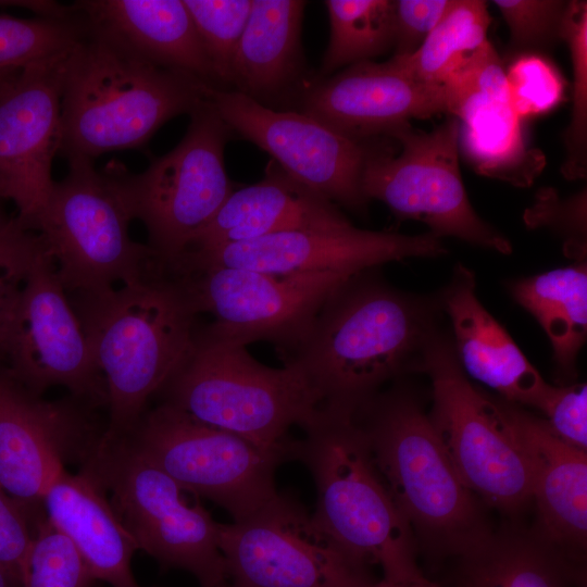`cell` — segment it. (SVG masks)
Returning a JSON list of instances; mask_svg holds the SVG:
<instances>
[{"mask_svg":"<svg viewBox=\"0 0 587 587\" xmlns=\"http://www.w3.org/2000/svg\"><path fill=\"white\" fill-rule=\"evenodd\" d=\"M218 547L233 587H370L376 582L291 495L277 492L246 519L220 523Z\"/></svg>","mask_w":587,"mask_h":587,"instance_id":"obj_14","label":"cell"},{"mask_svg":"<svg viewBox=\"0 0 587 587\" xmlns=\"http://www.w3.org/2000/svg\"><path fill=\"white\" fill-rule=\"evenodd\" d=\"M459 559L461 587H586L583 557L539 532H490Z\"/></svg>","mask_w":587,"mask_h":587,"instance_id":"obj_27","label":"cell"},{"mask_svg":"<svg viewBox=\"0 0 587 587\" xmlns=\"http://www.w3.org/2000/svg\"><path fill=\"white\" fill-rule=\"evenodd\" d=\"M210 100L233 135L264 150L290 177L336 205L365 211L363 172L382 137L354 139L299 111L271 109L232 89H214Z\"/></svg>","mask_w":587,"mask_h":587,"instance_id":"obj_15","label":"cell"},{"mask_svg":"<svg viewBox=\"0 0 587 587\" xmlns=\"http://www.w3.org/2000/svg\"><path fill=\"white\" fill-rule=\"evenodd\" d=\"M586 189L567 199H561L551 188L542 189L534 205L525 211L524 222L529 228L549 227L563 239L569 258L586 261Z\"/></svg>","mask_w":587,"mask_h":587,"instance_id":"obj_39","label":"cell"},{"mask_svg":"<svg viewBox=\"0 0 587 587\" xmlns=\"http://www.w3.org/2000/svg\"><path fill=\"white\" fill-rule=\"evenodd\" d=\"M292 440L291 460L312 474L317 526L353 560L377 564L383 578L414 583L424 576L414 553L413 534L396 508L354 413L319 408Z\"/></svg>","mask_w":587,"mask_h":587,"instance_id":"obj_4","label":"cell"},{"mask_svg":"<svg viewBox=\"0 0 587 587\" xmlns=\"http://www.w3.org/2000/svg\"><path fill=\"white\" fill-rule=\"evenodd\" d=\"M84 30L85 23L78 15L55 20L0 14V70L23 68L62 55Z\"/></svg>","mask_w":587,"mask_h":587,"instance_id":"obj_33","label":"cell"},{"mask_svg":"<svg viewBox=\"0 0 587 587\" xmlns=\"http://www.w3.org/2000/svg\"><path fill=\"white\" fill-rule=\"evenodd\" d=\"M509 104L522 120L544 114L564 97V80L547 59L522 54L505 72Z\"/></svg>","mask_w":587,"mask_h":587,"instance_id":"obj_37","label":"cell"},{"mask_svg":"<svg viewBox=\"0 0 587 587\" xmlns=\"http://www.w3.org/2000/svg\"><path fill=\"white\" fill-rule=\"evenodd\" d=\"M509 290L548 336L558 374L575 378L587 335L586 261L516 279Z\"/></svg>","mask_w":587,"mask_h":587,"instance_id":"obj_28","label":"cell"},{"mask_svg":"<svg viewBox=\"0 0 587 587\" xmlns=\"http://www.w3.org/2000/svg\"><path fill=\"white\" fill-rule=\"evenodd\" d=\"M28 512L0 486V565L18 574L34 536Z\"/></svg>","mask_w":587,"mask_h":587,"instance_id":"obj_43","label":"cell"},{"mask_svg":"<svg viewBox=\"0 0 587 587\" xmlns=\"http://www.w3.org/2000/svg\"><path fill=\"white\" fill-rule=\"evenodd\" d=\"M454 335V352L465 374L503 400L542 412L553 390L476 295L474 273L457 264L441 297Z\"/></svg>","mask_w":587,"mask_h":587,"instance_id":"obj_21","label":"cell"},{"mask_svg":"<svg viewBox=\"0 0 587 587\" xmlns=\"http://www.w3.org/2000/svg\"><path fill=\"white\" fill-rule=\"evenodd\" d=\"M222 89L230 87L237 46L245 30L252 0H183Z\"/></svg>","mask_w":587,"mask_h":587,"instance_id":"obj_35","label":"cell"},{"mask_svg":"<svg viewBox=\"0 0 587 587\" xmlns=\"http://www.w3.org/2000/svg\"><path fill=\"white\" fill-rule=\"evenodd\" d=\"M351 225L338 205L290 177L272 160L266 165L262 180L233 190L182 254L282 232L345 228Z\"/></svg>","mask_w":587,"mask_h":587,"instance_id":"obj_23","label":"cell"},{"mask_svg":"<svg viewBox=\"0 0 587 587\" xmlns=\"http://www.w3.org/2000/svg\"><path fill=\"white\" fill-rule=\"evenodd\" d=\"M67 52L23 67L0 98V201L36 232L54 180L61 145V78Z\"/></svg>","mask_w":587,"mask_h":587,"instance_id":"obj_19","label":"cell"},{"mask_svg":"<svg viewBox=\"0 0 587 587\" xmlns=\"http://www.w3.org/2000/svg\"><path fill=\"white\" fill-rule=\"evenodd\" d=\"M22 68L0 70V98L9 90L17 78Z\"/></svg>","mask_w":587,"mask_h":587,"instance_id":"obj_46","label":"cell"},{"mask_svg":"<svg viewBox=\"0 0 587 587\" xmlns=\"http://www.w3.org/2000/svg\"><path fill=\"white\" fill-rule=\"evenodd\" d=\"M158 395L161 402L287 460L289 428H302L320 408L319 398L295 370L261 364L246 346L215 340L199 326Z\"/></svg>","mask_w":587,"mask_h":587,"instance_id":"obj_6","label":"cell"},{"mask_svg":"<svg viewBox=\"0 0 587 587\" xmlns=\"http://www.w3.org/2000/svg\"><path fill=\"white\" fill-rule=\"evenodd\" d=\"M422 587H439V586L427 579ZM455 587H461V586L457 585Z\"/></svg>","mask_w":587,"mask_h":587,"instance_id":"obj_48","label":"cell"},{"mask_svg":"<svg viewBox=\"0 0 587 587\" xmlns=\"http://www.w3.org/2000/svg\"><path fill=\"white\" fill-rule=\"evenodd\" d=\"M70 300L107 387L109 416L101 441L123 439L187 353L199 314L165 267Z\"/></svg>","mask_w":587,"mask_h":587,"instance_id":"obj_3","label":"cell"},{"mask_svg":"<svg viewBox=\"0 0 587 587\" xmlns=\"http://www.w3.org/2000/svg\"><path fill=\"white\" fill-rule=\"evenodd\" d=\"M41 503L47 519L74 544L96 580L111 587H140L130 567L136 545L88 470L62 471Z\"/></svg>","mask_w":587,"mask_h":587,"instance_id":"obj_26","label":"cell"},{"mask_svg":"<svg viewBox=\"0 0 587 587\" xmlns=\"http://www.w3.org/2000/svg\"><path fill=\"white\" fill-rule=\"evenodd\" d=\"M324 4L330 37L317 76H330L346 65L371 61L394 48V1L326 0Z\"/></svg>","mask_w":587,"mask_h":587,"instance_id":"obj_31","label":"cell"},{"mask_svg":"<svg viewBox=\"0 0 587 587\" xmlns=\"http://www.w3.org/2000/svg\"><path fill=\"white\" fill-rule=\"evenodd\" d=\"M426 579H427L426 577H423L422 579L417 582L403 584V583L390 582L382 577L380 580H376L370 587H422L423 584L426 582Z\"/></svg>","mask_w":587,"mask_h":587,"instance_id":"obj_47","label":"cell"},{"mask_svg":"<svg viewBox=\"0 0 587 587\" xmlns=\"http://www.w3.org/2000/svg\"><path fill=\"white\" fill-rule=\"evenodd\" d=\"M3 364L37 395L62 386L80 402L107 407L103 376L41 238L21 295Z\"/></svg>","mask_w":587,"mask_h":587,"instance_id":"obj_16","label":"cell"},{"mask_svg":"<svg viewBox=\"0 0 587 587\" xmlns=\"http://www.w3.org/2000/svg\"><path fill=\"white\" fill-rule=\"evenodd\" d=\"M298 104L301 113L354 139L387 137L410 124L449 113L442 85L426 84L401 73L388 61H364L305 85Z\"/></svg>","mask_w":587,"mask_h":587,"instance_id":"obj_20","label":"cell"},{"mask_svg":"<svg viewBox=\"0 0 587 587\" xmlns=\"http://www.w3.org/2000/svg\"><path fill=\"white\" fill-rule=\"evenodd\" d=\"M453 116L460 122V146L479 174L522 187L533 183L544 157L527 149L522 120L508 101L472 97Z\"/></svg>","mask_w":587,"mask_h":587,"instance_id":"obj_29","label":"cell"},{"mask_svg":"<svg viewBox=\"0 0 587 587\" xmlns=\"http://www.w3.org/2000/svg\"><path fill=\"white\" fill-rule=\"evenodd\" d=\"M561 39L570 50L573 68V107L564 133L565 160L561 173L574 180L587 174V2L567 1Z\"/></svg>","mask_w":587,"mask_h":587,"instance_id":"obj_32","label":"cell"},{"mask_svg":"<svg viewBox=\"0 0 587 587\" xmlns=\"http://www.w3.org/2000/svg\"><path fill=\"white\" fill-rule=\"evenodd\" d=\"M442 86L452 115L461 103L476 96L509 102L503 63L488 40L467 54Z\"/></svg>","mask_w":587,"mask_h":587,"instance_id":"obj_40","label":"cell"},{"mask_svg":"<svg viewBox=\"0 0 587 587\" xmlns=\"http://www.w3.org/2000/svg\"><path fill=\"white\" fill-rule=\"evenodd\" d=\"M104 490L136 548L165 567L189 572L201 587H226L218 524L188 491L124 439L102 442L84 462Z\"/></svg>","mask_w":587,"mask_h":587,"instance_id":"obj_9","label":"cell"},{"mask_svg":"<svg viewBox=\"0 0 587 587\" xmlns=\"http://www.w3.org/2000/svg\"><path fill=\"white\" fill-rule=\"evenodd\" d=\"M214 89L145 60L85 22L62 64L60 153L67 161H92L141 148L167 121L205 103Z\"/></svg>","mask_w":587,"mask_h":587,"instance_id":"obj_2","label":"cell"},{"mask_svg":"<svg viewBox=\"0 0 587 587\" xmlns=\"http://www.w3.org/2000/svg\"><path fill=\"white\" fill-rule=\"evenodd\" d=\"M0 587H22L21 574L0 565Z\"/></svg>","mask_w":587,"mask_h":587,"instance_id":"obj_45","label":"cell"},{"mask_svg":"<svg viewBox=\"0 0 587 587\" xmlns=\"http://www.w3.org/2000/svg\"><path fill=\"white\" fill-rule=\"evenodd\" d=\"M460 122L430 132L405 124L382 137L367 159L362 191L384 202L399 220H417L432 234L452 236L502 254L510 241L473 209L459 167Z\"/></svg>","mask_w":587,"mask_h":587,"instance_id":"obj_11","label":"cell"},{"mask_svg":"<svg viewBox=\"0 0 587 587\" xmlns=\"http://www.w3.org/2000/svg\"><path fill=\"white\" fill-rule=\"evenodd\" d=\"M453 0H395L394 57L415 52Z\"/></svg>","mask_w":587,"mask_h":587,"instance_id":"obj_42","label":"cell"},{"mask_svg":"<svg viewBox=\"0 0 587 587\" xmlns=\"http://www.w3.org/2000/svg\"><path fill=\"white\" fill-rule=\"evenodd\" d=\"M510 30V50L528 54L561 39L567 1L494 0Z\"/></svg>","mask_w":587,"mask_h":587,"instance_id":"obj_38","label":"cell"},{"mask_svg":"<svg viewBox=\"0 0 587 587\" xmlns=\"http://www.w3.org/2000/svg\"><path fill=\"white\" fill-rule=\"evenodd\" d=\"M40 246L37 232L25 228L10 215L0 201V363L3 364L8 341L21 295L35 254Z\"/></svg>","mask_w":587,"mask_h":587,"instance_id":"obj_36","label":"cell"},{"mask_svg":"<svg viewBox=\"0 0 587 587\" xmlns=\"http://www.w3.org/2000/svg\"><path fill=\"white\" fill-rule=\"evenodd\" d=\"M0 7H17L27 9L37 14L38 17L43 18L68 20L75 15L72 4L65 5L55 1H0Z\"/></svg>","mask_w":587,"mask_h":587,"instance_id":"obj_44","label":"cell"},{"mask_svg":"<svg viewBox=\"0 0 587 587\" xmlns=\"http://www.w3.org/2000/svg\"><path fill=\"white\" fill-rule=\"evenodd\" d=\"M549 428L564 442L587 450V386H554L542 410Z\"/></svg>","mask_w":587,"mask_h":587,"instance_id":"obj_41","label":"cell"},{"mask_svg":"<svg viewBox=\"0 0 587 587\" xmlns=\"http://www.w3.org/2000/svg\"><path fill=\"white\" fill-rule=\"evenodd\" d=\"M447 252L432 233L404 235L361 229H297L215 249L185 253L174 271L208 266L238 267L273 275L340 273L354 275L410 258H436Z\"/></svg>","mask_w":587,"mask_h":587,"instance_id":"obj_17","label":"cell"},{"mask_svg":"<svg viewBox=\"0 0 587 587\" xmlns=\"http://www.w3.org/2000/svg\"><path fill=\"white\" fill-rule=\"evenodd\" d=\"M87 24L145 60L222 89L183 0H79Z\"/></svg>","mask_w":587,"mask_h":587,"instance_id":"obj_24","label":"cell"},{"mask_svg":"<svg viewBox=\"0 0 587 587\" xmlns=\"http://www.w3.org/2000/svg\"><path fill=\"white\" fill-rule=\"evenodd\" d=\"M307 1L252 0L234 57L230 87L258 103L299 100L308 80L301 47Z\"/></svg>","mask_w":587,"mask_h":587,"instance_id":"obj_25","label":"cell"},{"mask_svg":"<svg viewBox=\"0 0 587 587\" xmlns=\"http://www.w3.org/2000/svg\"><path fill=\"white\" fill-rule=\"evenodd\" d=\"M189 115L178 145L143 172L129 173L117 162L103 170L132 220L145 225L147 246L163 265L186 250L235 189L224 161L229 127L210 99Z\"/></svg>","mask_w":587,"mask_h":587,"instance_id":"obj_7","label":"cell"},{"mask_svg":"<svg viewBox=\"0 0 587 587\" xmlns=\"http://www.w3.org/2000/svg\"><path fill=\"white\" fill-rule=\"evenodd\" d=\"M21 576L22 587H92L96 580L74 544L46 514L36 522Z\"/></svg>","mask_w":587,"mask_h":587,"instance_id":"obj_34","label":"cell"},{"mask_svg":"<svg viewBox=\"0 0 587 587\" xmlns=\"http://www.w3.org/2000/svg\"><path fill=\"white\" fill-rule=\"evenodd\" d=\"M123 439L183 489L225 509L234 522L277 494L276 467L287 460L164 402L145 411Z\"/></svg>","mask_w":587,"mask_h":587,"instance_id":"obj_12","label":"cell"},{"mask_svg":"<svg viewBox=\"0 0 587 587\" xmlns=\"http://www.w3.org/2000/svg\"><path fill=\"white\" fill-rule=\"evenodd\" d=\"M71 400H47L26 388L0 363V486L29 510L41 503L72 457L84 462L99 433L88 410Z\"/></svg>","mask_w":587,"mask_h":587,"instance_id":"obj_18","label":"cell"},{"mask_svg":"<svg viewBox=\"0 0 587 587\" xmlns=\"http://www.w3.org/2000/svg\"><path fill=\"white\" fill-rule=\"evenodd\" d=\"M527 460L539 533L584 558L587 542V451L560 439L522 405L497 400Z\"/></svg>","mask_w":587,"mask_h":587,"instance_id":"obj_22","label":"cell"},{"mask_svg":"<svg viewBox=\"0 0 587 587\" xmlns=\"http://www.w3.org/2000/svg\"><path fill=\"white\" fill-rule=\"evenodd\" d=\"M491 23L482 0H453L420 48L388 62L407 76L442 85L457 65L487 40Z\"/></svg>","mask_w":587,"mask_h":587,"instance_id":"obj_30","label":"cell"},{"mask_svg":"<svg viewBox=\"0 0 587 587\" xmlns=\"http://www.w3.org/2000/svg\"><path fill=\"white\" fill-rule=\"evenodd\" d=\"M170 273L195 311L213 316L201 327L209 337L241 346L270 341L282 355L301 341L328 295L350 277L333 272L280 276L225 266Z\"/></svg>","mask_w":587,"mask_h":587,"instance_id":"obj_13","label":"cell"},{"mask_svg":"<svg viewBox=\"0 0 587 587\" xmlns=\"http://www.w3.org/2000/svg\"><path fill=\"white\" fill-rule=\"evenodd\" d=\"M429 300L387 284L376 268L338 285L301 341L283 355L320 408L355 413L403 371H415L437 332Z\"/></svg>","mask_w":587,"mask_h":587,"instance_id":"obj_1","label":"cell"},{"mask_svg":"<svg viewBox=\"0 0 587 587\" xmlns=\"http://www.w3.org/2000/svg\"><path fill=\"white\" fill-rule=\"evenodd\" d=\"M354 419L374 464L413 537L444 555L461 557L490 530L479 499L461 479L427 414L408 394H376Z\"/></svg>","mask_w":587,"mask_h":587,"instance_id":"obj_5","label":"cell"},{"mask_svg":"<svg viewBox=\"0 0 587 587\" xmlns=\"http://www.w3.org/2000/svg\"><path fill=\"white\" fill-rule=\"evenodd\" d=\"M416 371L428 375L435 432L467 488L485 504L514 513L532 500L524 451L499 403L471 384L454 348L439 330Z\"/></svg>","mask_w":587,"mask_h":587,"instance_id":"obj_10","label":"cell"},{"mask_svg":"<svg viewBox=\"0 0 587 587\" xmlns=\"http://www.w3.org/2000/svg\"><path fill=\"white\" fill-rule=\"evenodd\" d=\"M67 162L36 227L66 294L102 292L161 270L155 252L129 236L133 220L104 171Z\"/></svg>","mask_w":587,"mask_h":587,"instance_id":"obj_8","label":"cell"}]
</instances>
